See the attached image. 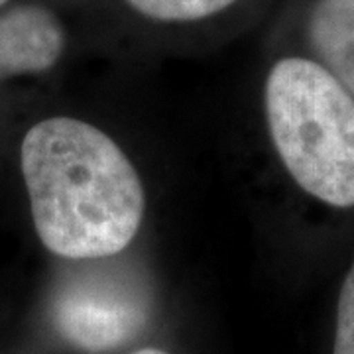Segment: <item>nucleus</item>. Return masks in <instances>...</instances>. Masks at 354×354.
<instances>
[{
	"mask_svg": "<svg viewBox=\"0 0 354 354\" xmlns=\"http://www.w3.org/2000/svg\"><path fill=\"white\" fill-rule=\"evenodd\" d=\"M20 164L41 244L69 260H102L138 234L146 195L128 156L101 128L53 116L28 130Z\"/></svg>",
	"mask_w": 354,
	"mask_h": 354,
	"instance_id": "nucleus-1",
	"label": "nucleus"
},
{
	"mask_svg": "<svg viewBox=\"0 0 354 354\" xmlns=\"http://www.w3.org/2000/svg\"><path fill=\"white\" fill-rule=\"evenodd\" d=\"M266 118L297 185L333 207H354V99L323 65L286 57L266 81Z\"/></svg>",
	"mask_w": 354,
	"mask_h": 354,
	"instance_id": "nucleus-2",
	"label": "nucleus"
},
{
	"mask_svg": "<svg viewBox=\"0 0 354 354\" xmlns=\"http://www.w3.org/2000/svg\"><path fill=\"white\" fill-rule=\"evenodd\" d=\"M53 325L69 344L85 353H109L146 327V288L118 268H91L65 281L51 304Z\"/></svg>",
	"mask_w": 354,
	"mask_h": 354,
	"instance_id": "nucleus-3",
	"label": "nucleus"
},
{
	"mask_svg": "<svg viewBox=\"0 0 354 354\" xmlns=\"http://www.w3.org/2000/svg\"><path fill=\"white\" fill-rule=\"evenodd\" d=\"M64 46V28L48 8L20 4L0 12V81L50 69Z\"/></svg>",
	"mask_w": 354,
	"mask_h": 354,
	"instance_id": "nucleus-4",
	"label": "nucleus"
},
{
	"mask_svg": "<svg viewBox=\"0 0 354 354\" xmlns=\"http://www.w3.org/2000/svg\"><path fill=\"white\" fill-rule=\"evenodd\" d=\"M309 41L354 99V0H319L309 16Z\"/></svg>",
	"mask_w": 354,
	"mask_h": 354,
	"instance_id": "nucleus-5",
	"label": "nucleus"
},
{
	"mask_svg": "<svg viewBox=\"0 0 354 354\" xmlns=\"http://www.w3.org/2000/svg\"><path fill=\"white\" fill-rule=\"evenodd\" d=\"M140 14L162 22H193L221 12L236 0H128Z\"/></svg>",
	"mask_w": 354,
	"mask_h": 354,
	"instance_id": "nucleus-6",
	"label": "nucleus"
},
{
	"mask_svg": "<svg viewBox=\"0 0 354 354\" xmlns=\"http://www.w3.org/2000/svg\"><path fill=\"white\" fill-rule=\"evenodd\" d=\"M335 354H354V264L342 281L339 295Z\"/></svg>",
	"mask_w": 354,
	"mask_h": 354,
	"instance_id": "nucleus-7",
	"label": "nucleus"
},
{
	"mask_svg": "<svg viewBox=\"0 0 354 354\" xmlns=\"http://www.w3.org/2000/svg\"><path fill=\"white\" fill-rule=\"evenodd\" d=\"M130 354H169V353L160 351V348H142V351H136V353H130Z\"/></svg>",
	"mask_w": 354,
	"mask_h": 354,
	"instance_id": "nucleus-8",
	"label": "nucleus"
},
{
	"mask_svg": "<svg viewBox=\"0 0 354 354\" xmlns=\"http://www.w3.org/2000/svg\"><path fill=\"white\" fill-rule=\"evenodd\" d=\"M4 2H6V0H0V6H2V4H4Z\"/></svg>",
	"mask_w": 354,
	"mask_h": 354,
	"instance_id": "nucleus-9",
	"label": "nucleus"
}]
</instances>
